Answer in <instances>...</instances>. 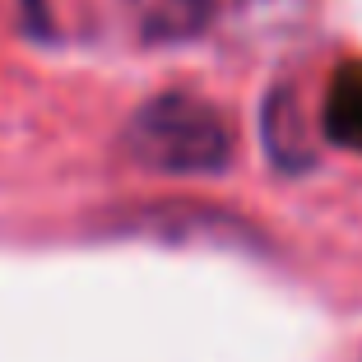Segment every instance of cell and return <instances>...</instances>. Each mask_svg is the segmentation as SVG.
Instances as JSON below:
<instances>
[{
  "label": "cell",
  "mask_w": 362,
  "mask_h": 362,
  "mask_svg": "<svg viewBox=\"0 0 362 362\" xmlns=\"http://www.w3.org/2000/svg\"><path fill=\"white\" fill-rule=\"evenodd\" d=\"M237 135L214 103L195 93H158L139 107L126 126V153L149 172L168 177H204L233 163Z\"/></svg>",
  "instance_id": "1"
},
{
  "label": "cell",
  "mask_w": 362,
  "mask_h": 362,
  "mask_svg": "<svg viewBox=\"0 0 362 362\" xmlns=\"http://www.w3.org/2000/svg\"><path fill=\"white\" fill-rule=\"evenodd\" d=\"M223 0H130V14L149 42H186L209 28Z\"/></svg>",
  "instance_id": "2"
},
{
  "label": "cell",
  "mask_w": 362,
  "mask_h": 362,
  "mask_svg": "<svg viewBox=\"0 0 362 362\" xmlns=\"http://www.w3.org/2000/svg\"><path fill=\"white\" fill-rule=\"evenodd\" d=\"M320 130H325V139L362 153V61L334 70L325 103H320Z\"/></svg>",
  "instance_id": "3"
}]
</instances>
